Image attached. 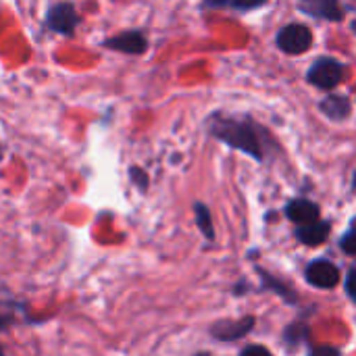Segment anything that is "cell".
Masks as SVG:
<instances>
[{"instance_id":"8fae6325","label":"cell","mask_w":356,"mask_h":356,"mask_svg":"<svg viewBox=\"0 0 356 356\" xmlns=\"http://www.w3.org/2000/svg\"><path fill=\"white\" fill-rule=\"evenodd\" d=\"M321 111L334 121H344L350 115V100L346 96H325Z\"/></svg>"},{"instance_id":"e0dca14e","label":"cell","mask_w":356,"mask_h":356,"mask_svg":"<svg viewBox=\"0 0 356 356\" xmlns=\"http://www.w3.org/2000/svg\"><path fill=\"white\" fill-rule=\"evenodd\" d=\"M240 356H271L263 346H248Z\"/></svg>"},{"instance_id":"6da1fadb","label":"cell","mask_w":356,"mask_h":356,"mask_svg":"<svg viewBox=\"0 0 356 356\" xmlns=\"http://www.w3.org/2000/svg\"><path fill=\"white\" fill-rule=\"evenodd\" d=\"M211 134L225 142L227 146L246 152L254 161H263V144L259 138L257 125L244 119H229V117H215L211 123Z\"/></svg>"},{"instance_id":"4fadbf2b","label":"cell","mask_w":356,"mask_h":356,"mask_svg":"<svg viewBox=\"0 0 356 356\" xmlns=\"http://www.w3.org/2000/svg\"><path fill=\"white\" fill-rule=\"evenodd\" d=\"M342 250L344 252H348V254H356V229L353 232H348L344 238H342Z\"/></svg>"},{"instance_id":"9a60e30c","label":"cell","mask_w":356,"mask_h":356,"mask_svg":"<svg viewBox=\"0 0 356 356\" xmlns=\"http://www.w3.org/2000/svg\"><path fill=\"white\" fill-rule=\"evenodd\" d=\"M346 290H348L350 298L356 302V269H353L346 277Z\"/></svg>"},{"instance_id":"5b68a950","label":"cell","mask_w":356,"mask_h":356,"mask_svg":"<svg viewBox=\"0 0 356 356\" xmlns=\"http://www.w3.org/2000/svg\"><path fill=\"white\" fill-rule=\"evenodd\" d=\"M307 282L313 284L315 288L327 290V288H334L340 282V271L330 261H315L307 269Z\"/></svg>"},{"instance_id":"9c48e42d","label":"cell","mask_w":356,"mask_h":356,"mask_svg":"<svg viewBox=\"0 0 356 356\" xmlns=\"http://www.w3.org/2000/svg\"><path fill=\"white\" fill-rule=\"evenodd\" d=\"M298 240L302 244H309V246H319L321 242H325V238L330 236V223H321V221H313V223H307L302 225L298 232H296Z\"/></svg>"},{"instance_id":"ac0fdd59","label":"cell","mask_w":356,"mask_h":356,"mask_svg":"<svg viewBox=\"0 0 356 356\" xmlns=\"http://www.w3.org/2000/svg\"><path fill=\"white\" fill-rule=\"evenodd\" d=\"M13 321V315H10V311L8 309H4L2 305H0V330H4L8 323Z\"/></svg>"},{"instance_id":"30bf717a","label":"cell","mask_w":356,"mask_h":356,"mask_svg":"<svg viewBox=\"0 0 356 356\" xmlns=\"http://www.w3.org/2000/svg\"><path fill=\"white\" fill-rule=\"evenodd\" d=\"M252 323H254L252 317H248L244 321H236V323H232V321L219 323V325L213 327V336H217L219 340H236V338L248 334L252 330Z\"/></svg>"},{"instance_id":"277c9868","label":"cell","mask_w":356,"mask_h":356,"mask_svg":"<svg viewBox=\"0 0 356 356\" xmlns=\"http://www.w3.org/2000/svg\"><path fill=\"white\" fill-rule=\"evenodd\" d=\"M46 21H48V27L52 31H58L63 35H73V31L81 19H79L75 6L71 2H58V4L50 6Z\"/></svg>"},{"instance_id":"8992f818","label":"cell","mask_w":356,"mask_h":356,"mask_svg":"<svg viewBox=\"0 0 356 356\" xmlns=\"http://www.w3.org/2000/svg\"><path fill=\"white\" fill-rule=\"evenodd\" d=\"M298 8L315 19H325V21H342L344 10L338 0H300Z\"/></svg>"},{"instance_id":"52a82bcc","label":"cell","mask_w":356,"mask_h":356,"mask_svg":"<svg viewBox=\"0 0 356 356\" xmlns=\"http://www.w3.org/2000/svg\"><path fill=\"white\" fill-rule=\"evenodd\" d=\"M106 48L111 50H119V52H125V54H142L148 46L146 38L140 33V31H123L115 38H108L104 42Z\"/></svg>"},{"instance_id":"2e32d148","label":"cell","mask_w":356,"mask_h":356,"mask_svg":"<svg viewBox=\"0 0 356 356\" xmlns=\"http://www.w3.org/2000/svg\"><path fill=\"white\" fill-rule=\"evenodd\" d=\"M311 356H340V353L336 348H332V346H319V348L313 350Z\"/></svg>"},{"instance_id":"7a4b0ae2","label":"cell","mask_w":356,"mask_h":356,"mask_svg":"<svg viewBox=\"0 0 356 356\" xmlns=\"http://www.w3.org/2000/svg\"><path fill=\"white\" fill-rule=\"evenodd\" d=\"M344 77V65L336 58H319L313 63V67L309 69V83H313L315 88H321V90H332L336 88Z\"/></svg>"},{"instance_id":"d6986e66","label":"cell","mask_w":356,"mask_h":356,"mask_svg":"<svg viewBox=\"0 0 356 356\" xmlns=\"http://www.w3.org/2000/svg\"><path fill=\"white\" fill-rule=\"evenodd\" d=\"M207 2H209L211 6H223V4L229 2V0H207Z\"/></svg>"},{"instance_id":"5bb4252c","label":"cell","mask_w":356,"mask_h":356,"mask_svg":"<svg viewBox=\"0 0 356 356\" xmlns=\"http://www.w3.org/2000/svg\"><path fill=\"white\" fill-rule=\"evenodd\" d=\"M267 0H232V4L240 10H252V8H259L263 6Z\"/></svg>"},{"instance_id":"ba28073f","label":"cell","mask_w":356,"mask_h":356,"mask_svg":"<svg viewBox=\"0 0 356 356\" xmlns=\"http://www.w3.org/2000/svg\"><path fill=\"white\" fill-rule=\"evenodd\" d=\"M286 215L288 219H292L294 223H300V225H307V223H313L319 219V207L311 200H305V198H298V200H292L288 207H286Z\"/></svg>"},{"instance_id":"7c38bea8","label":"cell","mask_w":356,"mask_h":356,"mask_svg":"<svg viewBox=\"0 0 356 356\" xmlns=\"http://www.w3.org/2000/svg\"><path fill=\"white\" fill-rule=\"evenodd\" d=\"M194 211H196V221H198V227L202 229V234L209 238V240H213V221H211V213H209V209L204 207V204H196L194 207Z\"/></svg>"},{"instance_id":"ffe728a7","label":"cell","mask_w":356,"mask_h":356,"mask_svg":"<svg viewBox=\"0 0 356 356\" xmlns=\"http://www.w3.org/2000/svg\"><path fill=\"white\" fill-rule=\"evenodd\" d=\"M0 356H2V350H0Z\"/></svg>"},{"instance_id":"3957f363","label":"cell","mask_w":356,"mask_h":356,"mask_svg":"<svg viewBox=\"0 0 356 356\" xmlns=\"http://www.w3.org/2000/svg\"><path fill=\"white\" fill-rule=\"evenodd\" d=\"M313 44V31L307 25L292 23L277 33V46L288 54H302Z\"/></svg>"}]
</instances>
